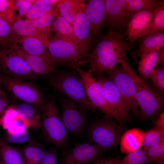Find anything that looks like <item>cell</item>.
<instances>
[{
  "label": "cell",
  "instance_id": "6da1fadb",
  "mask_svg": "<svg viewBox=\"0 0 164 164\" xmlns=\"http://www.w3.org/2000/svg\"><path fill=\"white\" fill-rule=\"evenodd\" d=\"M124 37L121 33L113 30L101 37L86 61L90 64L88 70L91 74L97 77L127 59L126 53L133 49L135 44L127 42Z\"/></svg>",
  "mask_w": 164,
  "mask_h": 164
},
{
  "label": "cell",
  "instance_id": "7a4b0ae2",
  "mask_svg": "<svg viewBox=\"0 0 164 164\" xmlns=\"http://www.w3.org/2000/svg\"><path fill=\"white\" fill-rule=\"evenodd\" d=\"M121 64L135 83L136 88L135 99L139 108L140 119L144 121L148 119L155 120L163 111V96L140 78L131 66L127 59Z\"/></svg>",
  "mask_w": 164,
  "mask_h": 164
},
{
  "label": "cell",
  "instance_id": "3957f363",
  "mask_svg": "<svg viewBox=\"0 0 164 164\" xmlns=\"http://www.w3.org/2000/svg\"><path fill=\"white\" fill-rule=\"evenodd\" d=\"M47 47L51 61L55 67H66L74 71L86 64L90 48L86 45L71 43L55 37L48 39Z\"/></svg>",
  "mask_w": 164,
  "mask_h": 164
},
{
  "label": "cell",
  "instance_id": "277c9868",
  "mask_svg": "<svg viewBox=\"0 0 164 164\" xmlns=\"http://www.w3.org/2000/svg\"><path fill=\"white\" fill-rule=\"evenodd\" d=\"M74 72L56 70L49 77L50 84L55 90L77 104L94 112L96 108L88 97L80 77Z\"/></svg>",
  "mask_w": 164,
  "mask_h": 164
},
{
  "label": "cell",
  "instance_id": "5b68a950",
  "mask_svg": "<svg viewBox=\"0 0 164 164\" xmlns=\"http://www.w3.org/2000/svg\"><path fill=\"white\" fill-rule=\"evenodd\" d=\"M124 127L104 115L89 123L86 129L90 142L108 150L120 143Z\"/></svg>",
  "mask_w": 164,
  "mask_h": 164
},
{
  "label": "cell",
  "instance_id": "8992f818",
  "mask_svg": "<svg viewBox=\"0 0 164 164\" xmlns=\"http://www.w3.org/2000/svg\"><path fill=\"white\" fill-rule=\"evenodd\" d=\"M41 111V127L45 137L57 148H64L69 141V133L54 100H46Z\"/></svg>",
  "mask_w": 164,
  "mask_h": 164
},
{
  "label": "cell",
  "instance_id": "52a82bcc",
  "mask_svg": "<svg viewBox=\"0 0 164 164\" xmlns=\"http://www.w3.org/2000/svg\"><path fill=\"white\" fill-rule=\"evenodd\" d=\"M75 71L79 75L87 95L95 108L124 127L126 122L120 115L109 105L101 84L94 78L88 70L77 68Z\"/></svg>",
  "mask_w": 164,
  "mask_h": 164
},
{
  "label": "cell",
  "instance_id": "ba28073f",
  "mask_svg": "<svg viewBox=\"0 0 164 164\" xmlns=\"http://www.w3.org/2000/svg\"><path fill=\"white\" fill-rule=\"evenodd\" d=\"M103 73L115 84L129 112L135 117H139V108L135 97L136 88L135 83L122 65L117 64Z\"/></svg>",
  "mask_w": 164,
  "mask_h": 164
},
{
  "label": "cell",
  "instance_id": "9c48e42d",
  "mask_svg": "<svg viewBox=\"0 0 164 164\" xmlns=\"http://www.w3.org/2000/svg\"><path fill=\"white\" fill-rule=\"evenodd\" d=\"M0 84L15 99L41 109L46 101L40 90L32 83L24 82L0 73Z\"/></svg>",
  "mask_w": 164,
  "mask_h": 164
},
{
  "label": "cell",
  "instance_id": "30bf717a",
  "mask_svg": "<svg viewBox=\"0 0 164 164\" xmlns=\"http://www.w3.org/2000/svg\"><path fill=\"white\" fill-rule=\"evenodd\" d=\"M1 72L2 74L22 81L37 78L24 60L12 48L0 44Z\"/></svg>",
  "mask_w": 164,
  "mask_h": 164
},
{
  "label": "cell",
  "instance_id": "8fae6325",
  "mask_svg": "<svg viewBox=\"0 0 164 164\" xmlns=\"http://www.w3.org/2000/svg\"><path fill=\"white\" fill-rule=\"evenodd\" d=\"M62 118L69 134L80 136L86 130L89 124L87 110L67 97L60 99Z\"/></svg>",
  "mask_w": 164,
  "mask_h": 164
},
{
  "label": "cell",
  "instance_id": "7c38bea8",
  "mask_svg": "<svg viewBox=\"0 0 164 164\" xmlns=\"http://www.w3.org/2000/svg\"><path fill=\"white\" fill-rule=\"evenodd\" d=\"M107 150L90 142L78 143L64 150L60 164H86L91 163Z\"/></svg>",
  "mask_w": 164,
  "mask_h": 164
},
{
  "label": "cell",
  "instance_id": "4fadbf2b",
  "mask_svg": "<svg viewBox=\"0 0 164 164\" xmlns=\"http://www.w3.org/2000/svg\"><path fill=\"white\" fill-rule=\"evenodd\" d=\"M104 1L106 22L111 30L119 32L127 28L131 14L128 9L125 0H105Z\"/></svg>",
  "mask_w": 164,
  "mask_h": 164
},
{
  "label": "cell",
  "instance_id": "5bb4252c",
  "mask_svg": "<svg viewBox=\"0 0 164 164\" xmlns=\"http://www.w3.org/2000/svg\"><path fill=\"white\" fill-rule=\"evenodd\" d=\"M156 9L141 11L131 15L126 34L129 42L135 43L148 33Z\"/></svg>",
  "mask_w": 164,
  "mask_h": 164
},
{
  "label": "cell",
  "instance_id": "9a60e30c",
  "mask_svg": "<svg viewBox=\"0 0 164 164\" xmlns=\"http://www.w3.org/2000/svg\"><path fill=\"white\" fill-rule=\"evenodd\" d=\"M102 85L108 103L118 113L126 122L131 121L130 112L124 103L120 93L114 83L102 73L97 77Z\"/></svg>",
  "mask_w": 164,
  "mask_h": 164
},
{
  "label": "cell",
  "instance_id": "2e32d148",
  "mask_svg": "<svg viewBox=\"0 0 164 164\" xmlns=\"http://www.w3.org/2000/svg\"><path fill=\"white\" fill-rule=\"evenodd\" d=\"M7 46L16 48L28 54L42 57L51 62L47 48L36 37L18 36L13 32Z\"/></svg>",
  "mask_w": 164,
  "mask_h": 164
},
{
  "label": "cell",
  "instance_id": "e0dca14e",
  "mask_svg": "<svg viewBox=\"0 0 164 164\" xmlns=\"http://www.w3.org/2000/svg\"><path fill=\"white\" fill-rule=\"evenodd\" d=\"M85 12L88 18L91 41L95 39L106 20L104 0H90L85 5Z\"/></svg>",
  "mask_w": 164,
  "mask_h": 164
},
{
  "label": "cell",
  "instance_id": "ac0fdd59",
  "mask_svg": "<svg viewBox=\"0 0 164 164\" xmlns=\"http://www.w3.org/2000/svg\"><path fill=\"white\" fill-rule=\"evenodd\" d=\"M0 126L5 130L6 133L10 135L22 133L30 127L12 105L9 106L0 119Z\"/></svg>",
  "mask_w": 164,
  "mask_h": 164
},
{
  "label": "cell",
  "instance_id": "d6986e66",
  "mask_svg": "<svg viewBox=\"0 0 164 164\" xmlns=\"http://www.w3.org/2000/svg\"><path fill=\"white\" fill-rule=\"evenodd\" d=\"M10 47L24 60L36 77H49L56 70V67L50 61L40 56L27 54L16 48Z\"/></svg>",
  "mask_w": 164,
  "mask_h": 164
},
{
  "label": "cell",
  "instance_id": "ffe728a7",
  "mask_svg": "<svg viewBox=\"0 0 164 164\" xmlns=\"http://www.w3.org/2000/svg\"><path fill=\"white\" fill-rule=\"evenodd\" d=\"M139 77L145 82L149 79L159 63H164V48L149 52L138 60Z\"/></svg>",
  "mask_w": 164,
  "mask_h": 164
},
{
  "label": "cell",
  "instance_id": "44dd1931",
  "mask_svg": "<svg viewBox=\"0 0 164 164\" xmlns=\"http://www.w3.org/2000/svg\"><path fill=\"white\" fill-rule=\"evenodd\" d=\"M85 5L84 3L77 10L72 26L78 43L90 46V25L85 12Z\"/></svg>",
  "mask_w": 164,
  "mask_h": 164
},
{
  "label": "cell",
  "instance_id": "7402d4cb",
  "mask_svg": "<svg viewBox=\"0 0 164 164\" xmlns=\"http://www.w3.org/2000/svg\"><path fill=\"white\" fill-rule=\"evenodd\" d=\"M139 42L138 48L131 54L132 58L136 63L146 53L164 47V33L162 32L153 35H146L141 37Z\"/></svg>",
  "mask_w": 164,
  "mask_h": 164
},
{
  "label": "cell",
  "instance_id": "603a6c76",
  "mask_svg": "<svg viewBox=\"0 0 164 164\" xmlns=\"http://www.w3.org/2000/svg\"><path fill=\"white\" fill-rule=\"evenodd\" d=\"M145 133L142 130L136 128L124 133L120 142L121 152L127 154L141 149Z\"/></svg>",
  "mask_w": 164,
  "mask_h": 164
},
{
  "label": "cell",
  "instance_id": "cb8c5ba5",
  "mask_svg": "<svg viewBox=\"0 0 164 164\" xmlns=\"http://www.w3.org/2000/svg\"><path fill=\"white\" fill-rule=\"evenodd\" d=\"M12 28L15 34L36 37L41 40L47 47L48 42V38L38 30L30 20L22 18L15 20L12 23Z\"/></svg>",
  "mask_w": 164,
  "mask_h": 164
},
{
  "label": "cell",
  "instance_id": "d4e9b609",
  "mask_svg": "<svg viewBox=\"0 0 164 164\" xmlns=\"http://www.w3.org/2000/svg\"><path fill=\"white\" fill-rule=\"evenodd\" d=\"M51 32L54 33L55 37L57 39L73 43L79 44L74 34L72 25L58 14L54 20Z\"/></svg>",
  "mask_w": 164,
  "mask_h": 164
},
{
  "label": "cell",
  "instance_id": "484cf974",
  "mask_svg": "<svg viewBox=\"0 0 164 164\" xmlns=\"http://www.w3.org/2000/svg\"><path fill=\"white\" fill-rule=\"evenodd\" d=\"M12 106L29 123L30 127L34 128L41 127V120L39 113L41 109L32 104L25 102Z\"/></svg>",
  "mask_w": 164,
  "mask_h": 164
},
{
  "label": "cell",
  "instance_id": "4316f807",
  "mask_svg": "<svg viewBox=\"0 0 164 164\" xmlns=\"http://www.w3.org/2000/svg\"><path fill=\"white\" fill-rule=\"evenodd\" d=\"M0 159L4 164H26L21 151L0 138Z\"/></svg>",
  "mask_w": 164,
  "mask_h": 164
},
{
  "label": "cell",
  "instance_id": "83f0119b",
  "mask_svg": "<svg viewBox=\"0 0 164 164\" xmlns=\"http://www.w3.org/2000/svg\"><path fill=\"white\" fill-rule=\"evenodd\" d=\"M84 3L85 1L83 0H59L56 5L58 14L72 25L77 12Z\"/></svg>",
  "mask_w": 164,
  "mask_h": 164
},
{
  "label": "cell",
  "instance_id": "f1b7e54d",
  "mask_svg": "<svg viewBox=\"0 0 164 164\" xmlns=\"http://www.w3.org/2000/svg\"><path fill=\"white\" fill-rule=\"evenodd\" d=\"M57 15V9L30 21L38 30L45 36L48 39L51 37L52 26L54 20Z\"/></svg>",
  "mask_w": 164,
  "mask_h": 164
},
{
  "label": "cell",
  "instance_id": "f546056e",
  "mask_svg": "<svg viewBox=\"0 0 164 164\" xmlns=\"http://www.w3.org/2000/svg\"><path fill=\"white\" fill-rule=\"evenodd\" d=\"M57 9L56 5L49 0H37L33 3L26 16L30 20Z\"/></svg>",
  "mask_w": 164,
  "mask_h": 164
},
{
  "label": "cell",
  "instance_id": "4dcf8cb0",
  "mask_svg": "<svg viewBox=\"0 0 164 164\" xmlns=\"http://www.w3.org/2000/svg\"><path fill=\"white\" fill-rule=\"evenodd\" d=\"M29 143L21 151L26 164H41L45 152L33 141Z\"/></svg>",
  "mask_w": 164,
  "mask_h": 164
},
{
  "label": "cell",
  "instance_id": "1f68e13d",
  "mask_svg": "<svg viewBox=\"0 0 164 164\" xmlns=\"http://www.w3.org/2000/svg\"><path fill=\"white\" fill-rule=\"evenodd\" d=\"M154 161L148 155L146 151L143 149L126 154L117 164H151Z\"/></svg>",
  "mask_w": 164,
  "mask_h": 164
},
{
  "label": "cell",
  "instance_id": "d6a6232c",
  "mask_svg": "<svg viewBox=\"0 0 164 164\" xmlns=\"http://www.w3.org/2000/svg\"><path fill=\"white\" fill-rule=\"evenodd\" d=\"M125 1L131 15L138 12L156 9L164 3V1L156 0H125Z\"/></svg>",
  "mask_w": 164,
  "mask_h": 164
},
{
  "label": "cell",
  "instance_id": "836d02e7",
  "mask_svg": "<svg viewBox=\"0 0 164 164\" xmlns=\"http://www.w3.org/2000/svg\"><path fill=\"white\" fill-rule=\"evenodd\" d=\"M164 140V131L155 128L145 132L143 141V149L145 151Z\"/></svg>",
  "mask_w": 164,
  "mask_h": 164
},
{
  "label": "cell",
  "instance_id": "e575fe53",
  "mask_svg": "<svg viewBox=\"0 0 164 164\" xmlns=\"http://www.w3.org/2000/svg\"><path fill=\"white\" fill-rule=\"evenodd\" d=\"M164 30V4L155 10L150 30L146 34L153 35L163 32Z\"/></svg>",
  "mask_w": 164,
  "mask_h": 164
},
{
  "label": "cell",
  "instance_id": "d590c367",
  "mask_svg": "<svg viewBox=\"0 0 164 164\" xmlns=\"http://www.w3.org/2000/svg\"><path fill=\"white\" fill-rule=\"evenodd\" d=\"M35 1L31 0H14L13 21L22 19L24 16H26Z\"/></svg>",
  "mask_w": 164,
  "mask_h": 164
},
{
  "label": "cell",
  "instance_id": "8d00e7d4",
  "mask_svg": "<svg viewBox=\"0 0 164 164\" xmlns=\"http://www.w3.org/2000/svg\"><path fill=\"white\" fill-rule=\"evenodd\" d=\"M147 152L156 164H164V140L149 148Z\"/></svg>",
  "mask_w": 164,
  "mask_h": 164
},
{
  "label": "cell",
  "instance_id": "74e56055",
  "mask_svg": "<svg viewBox=\"0 0 164 164\" xmlns=\"http://www.w3.org/2000/svg\"><path fill=\"white\" fill-rule=\"evenodd\" d=\"M12 33V23L0 18V44L7 46Z\"/></svg>",
  "mask_w": 164,
  "mask_h": 164
},
{
  "label": "cell",
  "instance_id": "f35d334b",
  "mask_svg": "<svg viewBox=\"0 0 164 164\" xmlns=\"http://www.w3.org/2000/svg\"><path fill=\"white\" fill-rule=\"evenodd\" d=\"M149 79L154 88L162 96L164 93V68H156Z\"/></svg>",
  "mask_w": 164,
  "mask_h": 164
},
{
  "label": "cell",
  "instance_id": "ab89813d",
  "mask_svg": "<svg viewBox=\"0 0 164 164\" xmlns=\"http://www.w3.org/2000/svg\"><path fill=\"white\" fill-rule=\"evenodd\" d=\"M14 0H0V18L11 23L13 21Z\"/></svg>",
  "mask_w": 164,
  "mask_h": 164
},
{
  "label": "cell",
  "instance_id": "60d3db41",
  "mask_svg": "<svg viewBox=\"0 0 164 164\" xmlns=\"http://www.w3.org/2000/svg\"><path fill=\"white\" fill-rule=\"evenodd\" d=\"M5 139L6 142L15 144L32 142V138L27 130L22 133L15 135H10L6 133Z\"/></svg>",
  "mask_w": 164,
  "mask_h": 164
},
{
  "label": "cell",
  "instance_id": "b9f144b4",
  "mask_svg": "<svg viewBox=\"0 0 164 164\" xmlns=\"http://www.w3.org/2000/svg\"><path fill=\"white\" fill-rule=\"evenodd\" d=\"M57 159L56 152L50 150L45 152L41 164H57Z\"/></svg>",
  "mask_w": 164,
  "mask_h": 164
},
{
  "label": "cell",
  "instance_id": "7bdbcfd3",
  "mask_svg": "<svg viewBox=\"0 0 164 164\" xmlns=\"http://www.w3.org/2000/svg\"><path fill=\"white\" fill-rule=\"evenodd\" d=\"M118 159L116 158L99 157L90 164H117Z\"/></svg>",
  "mask_w": 164,
  "mask_h": 164
},
{
  "label": "cell",
  "instance_id": "ee69618b",
  "mask_svg": "<svg viewBox=\"0 0 164 164\" xmlns=\"http://www.w3.org/2000/svg\"><path fill=\"white\" fill-rule=\"evenodd\" d=\"M154 128L164 131V112L162 111L155 120L153 123Z\"/></svg>",
  "mask_w": 164,
  "mask_h": 164
},
{
  "label": "cell",
  "instance_id": "f6af8a7d",
  "mask_svg": "<svg viewBox=\"0 0 164 164\" xmlns=\"http://www.w3.org/2000/svg\"><path fill=\"white\" fill-rule=\"evenodd\" d=\"M9 106V100L7 97H0V119Z\"/></svg>",
  "mask_w": 164,
  "mask_h": 164
},
{
  "label": "cell",
  "instance_id": "bcb514c9",
  "mask_svg": "<svg viewBox=\"0 0 164 164\" xmlns=\"http://www.w3.org/2000/svg\"><path fill=\"white\" fill-rule=\"evenodd\" d=\"M0 97H7L4 93L3 91H2L0 87Z\"/></svg>",
  "mask_w": 164,
  "mask_h": 164
},
{
  "label": "cell",
  "instance_id": "7dc6e473",
  "mask_svg": "<svg viewBox=\"0 0 164 164\" xmlns=\"http://www.w3.org/2000/svg\"><path fill=\"white\" fill-rule=\"evenodd\" d=\"M0 164H4L0 159Z\"/></svg>",
  "mask_w": 164,
  "mask_h": 164
}]
</instances>
